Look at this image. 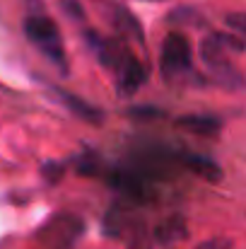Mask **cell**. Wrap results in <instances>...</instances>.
I'll return each mask as SVG.
<instances>
[{"label": "cell", "mask_w": 246, "mask_h": 249, "mask_svg": "<svg viewBox=\"0 0 246 249\" xmlns=\"http://www.w3.org/2000/svg\"><path fill=\"white\" fill-rule=\"evenodd\" d=\"M24 36L29 39V44H34L41 56L56 66L63 75H68V56H66V46L58 32V24L44 12V7L39 5L36 10H29V15L24 17Z\"/></svg>", "instance_id": "obj_1"}, {"label": "cell", "mask_w": 246, "mask_h": 249, "mask_svg": "<svg viewBox=\"0 0 246 249\" xmlns=\"http://www.w3.org/2000/svg\"><path fill=\"white\" fill-rule=\"evenodd\" d=\"M160 71L164 83L183 85L193 78V51L191 41L181 32H169L160 51Z\"/></svg>", "instance_id": "obj_2"}, {"label": "cell", "mask_w": 246, "mask_h": 249, "mask_svg": "<svg viewBox=\"0 0 246 249\" xmlns=\"http://www.w3.org/2000/svg\"><path fill=\"white\" fill-rule=\"evenodd\" d=\"M82 232H84V223L80 218L63 213L49 220L36 237L46 249H73Z\"/></svg>", "instance_id": "obj_3"}, {"label": "cell", "mask_w": 246, "mask_h": 249, "mask_svg": "<svg viewBox=\"0 0 246 249\" xmlns=\"http://www.w3.org/2000/svg\"><path fill=\"white\" fill-rule=\"evenodd\" d=\"M111 73H114L116 89H118L121 97L135 94L143 85L148 83V68H145V63H143L131 49L121 56V61L111 68Z\"/></svg>", "instance_id": "obj_4"}, {"label": "cell", "mask_w": 246, "mask_h": 249, "mask_svg": "<svg viewBox=\"0 0 246 249\" xmlns=\"http://www.w3.org/2000/svg\"><path fill=\"white\" fill-rule=\"evenodd\" d=\"M51 89H53V94L58 97V102H61L70 114H75L78 119H82L84 124H92V126H101V124H104V119H106L104 109L94 107L92 102L78 97V94L70 92V89H63V87H56V85H53Z\"/></svg>", "instance_id": "obj_5"}, {"label": "cell", "mask_w": 246, "mask_h": 249, "mask_svg": "<svg viewBox=\"0 0 246 249\" xmlns=\"http://www.w3.org/2000/svg\"><path fill=\"white\" fill-rule=\"evenodd\" d=\"M181 165H183L186 172L200 177L208 184L222 181V167L217 165L213 158H208V155H198V153H191V150H183L181 148Z\"/></svg>", "instance_id": "obj_6"}, {"label": "cell", "mask_w": 246, "mask_h": 249, "mask_svg": "<svg viewBox=\"0 0 246 249\" xmlns=\"http://www.w3.org/2000/svg\"><path fill=\"white\" fill-rule=\"evenodd\" d=\"M208 73H210V80L225 89H244L246 87V78L239 73V68L230 61V56H222L213 63L205 66Z\"/></svg>", "instance_id": "obj_7"}, {"label": "cell", "mask_w": 246, "mask_h": 249, "mask_svg": "<svg viewBox=\"0 0 246 249\" xmlns=\"http://www.w3.org/2000/svg\"><path fill=\"white\" fill-rule=\"evenodd\" d=\"M152 237H155V242H157L160 247H171V245L186 240V237H188L186 218H183L181 213H171L169 218H164L162 223L155 228Z\"/></svg>", "instance_id": "obj_8"}, {"label": "cell", "mask_w": 246, "mask_h": 249, "mask_svg": "<svg viewBox=\"0 0 246 249\" xmlns=\"http://www.w3.org/2000/svg\"><path fill=\"white\" fill-rule=\"evenodd\" d=\"M174 124L196 136H217L222 131V119L210 116V114H186V116L174 119Z\"/></svg>", "instance_id": "obj_9"}, {"label": "cell", "mask_w": 246, "mask_h": 249, "mask_svg": "<svg viewBox=\"0 0 246 249\" xmlns=\"http://www.w3.org/2000/svg\"><path fill=\"white\" fill-rule=\"evenodd\" d=\"M114 10H116V12H114V24H116L118 36H123L126 41H128V39H131V41H138V44L143 46V44H145V34H143V27H140L138 17L131 15L123 5H116Z\"/></svg>", "instance_id": "obj_10"}, {"label": "cell", "mask_w": 246, "mask_h": 249, "mask_svg": "<svg viewBox=\"0 0 246 249\" xmlns=\"http://www.w3.org/2000/svg\"><path fill=\"white\" fill-rule=\"evenodd\" d=\"M73 165H75V172L82 174V177H99L106 167L101 162V158L94 153V150H84L82 155H78L75 160H73Z\"/></svg>", "instance_id": "obj_11"}, {"label": "cell", "mask_w": 246, "mask_h": 249, "mask_svg": "<svg viewBox=\"0 0 246 249\" xmlns=\"http://www.w3.org/2000/svg\"><path fill=\"white\" fill-rule=\"evenodd\" d=\"M126 116H131L135 121H157V119H166V111L160 107H152V104H138V107H131L126 111Z\"/></svg>", "instance_id": "obj_12"}, {"label": "cell", "mask_w": 246, "mask_h": 249, "mask_svg": "<svg viewBox=\"0 0 246 249\" xmlns=\"http://www.w3.org/2000/svg\"><path fill=\"white\" fill-rule=\"evenodd\" d=\"M166 22H171V24H200L196 10H191V7H176V10L166 17Z\"/></svg>", "instance_id": "obj_13"}, {"label": "cell", "mask_w": 246, "mask_h": 249, "mask_svg": "<svg viewBox=\"0 0 246 249\" xmlns=\"http://www.w3.org/2000/svg\"><path fill=\"white\" fill-rule=\"evenodd\" d=\"M41 174H44V179L49 184H58L63 179V174H66V167H63V162H44Z\"/></svg>", "instance_id": "obj_14"}, {"label": "cell", "mask_w": 246, "mask_h": 249, "mask_svg": "<svg viewBox=\"0 0 246 249\" xmlns=\"http://www.w3.org/2000/svg\"><path fill=\"white\" fill-rule=\"evenodd\" d=\"M225 24L232 32L246 36V12H230V15H225Z\"/></svg>", "instance_id": "obj_15"}, {"label": "cell", "mask_w": 246, "mask_h": 249, "mask_svg": "<svg viewBox=\"0 0 246 249\" xmlns=\"http://www.w3.org/2000/svg\"><path fill=\"white\" fill-rule=\"evenodd\" d=\"M61 10H63L70 19H75V22H84V7H82L78 0H61Z\"/></svg>", "instance_id": "obj_16"}, {"label": "cell", "mask_w": 246, "mask_h": 249, "mask_svg": "<svg viewBox=\"0 0 246 249\" xmlns=\"http://www.w3.org/2000/svg\"><path fill=\"white\" fill-rule=\"evenodd\" d=\"M128 249H150V237H148V230H145V225L140 228V230H135L131 237H128Z\"/></svg>", "instance_id": "obj_17"}, {"label": "cell", "mask_w": 246, "mask_h": 249, "mask_svg": "<svg viewBox=\"0 0 246 249\" xmlns=\"http://www.w3.org/2000/svg\"><path fill=\"white\" fill-rule=\"evenodd\" d=\"M217 36L222 39V44H225L227 49H232V51H244V41L237 39L234 34H230V32H227V34H225V32H217Z\"/></svg>", "instance_id": "obj_18"}, {"label": "cell", "mask_w": 246, "mask_h": 249, "mask_svg": "<svg viewBox=\"0 0 246 249\" xmlns=\"http://www.w3.org/2000/svg\"><path fill=\"white\" fill-rule=\"evenodd\" d=\"M196 249H232V242L225 240V237H215V240H205V242H200Z\"/></svg>", "instance_id": "obj_19"}]
</instances>
